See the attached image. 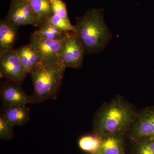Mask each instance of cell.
<instances>
[{"mask_svg": "<svg viewBox=\"0 0 154 154\" xmlns=\"http://www.w3.org/2000/svg\"><path fill=\"white\" fill-rule=\"evenodd\" d=\"M127 133L131 141L142 137L154 138V106L146 107L138 111Z\"/></svg>", "mask_w": 154, "mask_h": 154, "instance_id": "obj_5", "label": "cell"}, {"mask_svg": "<svg viewBox=\"0 0 154 154\" xmlns=\"http://www.w3.org/2000/svg\"><path fill=\"white\" fill-rule=\"evenodd\" d=\"M85 54L74 33L67 39L60 61L66 68L79 69L82 66Z\"/></svg>", "mask_w": 154, "mask_h": 154, "instance_id": "obj_6", "label": "cell"}, {"mask_svg": "<svg viewBox=\"0 0 154 154\" xmlns=\"http://www.w3.org/2000/svg\"><path fill=\"white\" fill-rule=\"evenodd\" d=\"M26 105L4 107L1 113L13 125L23 126L30 120L29 109Z\"/></svg>", "mask_w": 154, "mask_h": 154, "instance_id": "obj_14", "label": "cell"}, {"mask_svg": "<svg viewBox=\"0 0 154 154\" xmlns=\"http://www.w3.org/2000/svg\"><path fill=\"white\" fill-rule=\"evenodd\" d=\"M53 14H56L67 20H69L66 5L62 0H50Z\"/></svg>", "mask_w": 154, "mask_h": 154, "instance_id": "obj_20", "label": "cell"}, {"mask_svg": "<svg viewBox=\"0 0 154 154\" xmlns=\"http://www.w3.org/2000/svg\"><path fill=\"white\" fill-rule=\"evenodd\" d=\"M28 74L17 55V49L0 53L1 78H7L11 82L20 86Z\"/></svg>", "mask_w": 154, "mask_h": 154, "instance_id": "obj_4", "label": "cell"}, {"mask_svg": "<svg viewBox=\"0 0 154 154\" xmlns=\"http://www.w3.org/2000/svg\"><path fill=\"white\" fill-rule=\"evenodd\" d=\"M75 32L59 30L52 25L46 23L35 30L31 35L38 38L50 40H62L66 39Z\"/></svg>", "mask_w": 154, "mask_h": 154, "instance_id": "obj_15", "label": "cell"}, {"mask_svg": "<svg viewBox=\"0 0 154 154\" xmlns=\"http://www.w3.org/2000/svg\"><path fill=\"white\" fill-rule=\"evenodd\" d=\"M125 135L113 133L99 136L100 146L97 151L91 154H125Z\"/></svg>", "mask_w": 154, "mask_h": 154, "instance_id": "obj_10", "label": "cell"}, {"mask_svg": "<svg viewBox=\"0 0 154 154\" xmlns=\"http://www.w3.org/2000/svg\"><path fill=\"white\" fill-rule=\"evenodd\" d=\"M35 18V27L40 28L47 23L53 13L50 0H26Z\"/></svg>", "mask_w": 154, "mask_h": 154, "instance_id": "obj_12", "label": "cell"}, {"mask_svg": "<svg viewBox=\"0 0 154 154\" xmlns=\"http://www.w3.org/2000/svg\"><path fill=\"white\" fill-rule=\"evenodd\" d=\"M68 38L62 40H50L37 38L31 34L29 44L41 54L45 61L52 62L60 61Z\"/></svg>", "mask_w": 154, "mask_h": 154, "instance_id": "obj_7", "label": "cell"}, {"mask_svg": "<svg viewBox=\"0 0 154 154\" xmlns=\"http://www.w3.org/2000/svg\"><path fill=\"white\" fill-rule=\"evenodd\" d=\"M1 99L4 107H12L32 104L31 96L27 95L20 86L7 83L1 88Z\"/></svg>", "mask_w": 154, "mask_h": 154, "instance_id": "obj_9", "label": "cell"}, {"mask_svg": "<svg viewBox=\"0 0 154 154\" xmlns=\"http://www.w3.org/2000/svg\"><path fill=\"white\" fill-rule=\"evenodd\" d=\"M5 19L20 25L35 26L34 16L26 0H12Z\"/></svg>", "mask_w": 154, "mask_h": 154, "instance_id": "obj_8", "label": "cell"}, {"mask_svg": "<svg viewBox=\"0 0 154 154\" xmlns=\"http://www.w3.org/2000/svg\"><path fill=\"white\" fill-rule=\"evenodd\" d=\"M132 141L131 154H154V138L142 137Z\"/></svg>", "mask_w": 154, "mask_h": 154, "instance_id": "obj_16", "label": "cell"}, {"mask_svg": "<svg viewBox=\"0 0 154 154\" xmlns=\"http://www.w3.org/2000/svg\"><path fill=\"white\" fill-rule=\"evenodd\" d=\"M46 23L54 26L59 30L66 31H72L75 33L74 25H72L69 20H67L56 14H53Z\"/></svg>", "mask_w": 154, "mask_h": 154, "instance_id": "obj_19", "label": "cell"}, {"mask_svg": "<svg viewBox=\"0 0 154 154\" xmlns=\"http://www.w3.org/2000/svg\"><path fill=\"white\" fill-rule=\"evenodd\" d=\"M14 125L7 119L2 113L0 114V138L9 140L14 136Z\"/></svg>", "mask_w": 154, "mask_h": 154, "instance_id": "obj_18", "label": "cell"}, {"mask_svg": "<svg viewBox=\"0 0 154 154\" xmlns=\"http://www.w3.org/2000/svg\"><path fill=\"white\" fill-rule=\"evenodd\" d=\"M104 10L95 8L78 17L74 25L76 36L86 54H96L107 46L112 34L104 20Z\"/></svg>", "mask_w": 154, "mask_h": 154, "instance_id": "obj_2", "label": "cell"}, {"mask_svg": "<svg viewBox=\"0 0 154 154\" xmlns=\"http://www.w3.org/2000/svg\"><path fill=\"white\" fill-rule=\"evenodd\" d=\"M19 26L5 19L0 21V53L14 49Z\"/></svg>", "mask_w": 154, "mask_h": 154, "instance_id": "obj_11", "label": "cell"}, {"mask_svg": "<svg viewBox=\"0 0 154 154\" xmlns=\"http://www.w3.org/2000/svg\"><path fill=\"white\" fill-rule=\"evenodd\" d=\"M138 111L122 96L117 95L97 110L93 122V134L100 136L125 134L134 122Z\"/></svg>", "mask_w": 154, "mask_h": 154, "instance_id": "obj_1", "label": "cell"}, {"mask_svg": "<svg viewBox=\"0 0 154 154\" xmlns=\"http://www.w3.org/2000/svg\"><path fill=\"white\" fill-rule=\"evenodd\" d=\"M66 69L60 61H45L32 69L30 72L34 88L31 96L32 104L57 98Z\"/></svg>", "mask_w": 154, "mask_h": 154, "instance_id": "obj_3", "label": "cell"}, {"mask_svg": "<svg viewBox=\"0 0 154 154\" xmlns=\"http://www.w3.org/2000/svg\"><path fill=\"white\" fill-rule=\"evenodd\" d=\"M79 146L84 151L94 153L99 149L100 145V138L99 136L93 134L84 136L80 139Z\"/></svg>", "mask_w": 154, "mask_h": 154, "instance_id": "obj_17", "label": "cell"}, {"mask_svg": "<svg viewBox=\"0 0 154 154\" xmlns=\"http://www.w3.org/2000/svg\"><path fill=\"white\" fill-rule=\"evenodd\" d=\"M17 55L28 74L38 64L45 61L41 54L36 51L30 44L24 45L17 49Z\"/></svg>", "mask_w": 154, "mask_h": 154, "instance_id": "obj_13", "label": "cell"}]
</instances>
